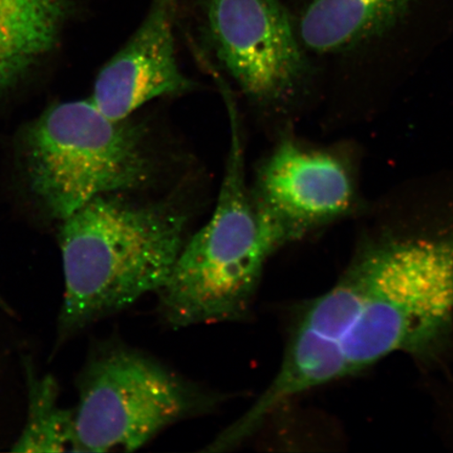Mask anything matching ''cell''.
Masks as SVG:
<instances>
[{
  "instance_id": "cell-3",
  "label": "cell",
  "mask_w": 453,
  "mask_h": 453,
  "mask_svg": "<svg viewBox=\"0 0 453 453\" xmlns=\"http://www.w3.org/2000/svg\"><path fill=\"white\" fill-rule=\"evenodd\" d=\"M226 110L230 147L217 206L211 219L187 239L157 293L164 319L174 327L242 319L272 255L290 243L254 205L234 101L226 102Z\"/></svg>"
},
{
  "instance_id": "cell-10",
  "label": "cell",
  "mask_w": 453,
  "mask_h": 453,
  "mask_svg": "<svg viewBox=\"0 0 453 453\" xmlns=\"http://www.w3.org/2000/svg\"><path fill=\"white\" fill-rule=\"evenodd\" d=\"M66 12L67 0H0V92L54 48Z\"/></svg>"
},
{
  "instance_id": "cell-7",
  "label": "cell",
  "mask_w": 453,
  "mask_h": 453,
  "mask_svg": "<svg viewBox=\"0 0 453 453\" xmlns=\"http://www.w3.org/2000/svg\"><path fill=\"white\" fill-rule=\"evenodd\" d=\"M251 194L258 212L291 242L340 219L360 217L368 205L347 157L291 140L282 141L260 167Z\"/></svg>"
},
{
  "instance_id": "cell-11",
  "label": "cell",
  "mask_w": 453,
  "mask_h": 453,
  "mask_svg": "<svg viewBox=\"0 0 453 453\" xmlns=\"http://www.w3.org/2000/svg\"><path fill=\"white\" fill-rule=\"evenodd\" d=\"M27 423L13 447L15 452L71 451L73 411L58 403L59 387L50 376L37 377L27 368Z\"/></svg>"
},
{
  "instance_id": "cell-9",
  "label": "cell",
  "mask_w": 453,
  "mask_h": 453,
  "mask_svg": "<svg viewBox=\"0 0 453 453\" xmlns=\"http://www.w3.org/2000/svg\"><path fill=\"white\" fill-rule=\"evenodd\" d=\"M423 0H303L296 31L317 55L364 52L392 36Z\"/></svg>"
},
{
  "instance_id": "cell-2",
  "label": "cell",
  "mask_w": 453,
  "mask_h": 453,
  "mask_svg": "<svg viewBox=\"0 0 453 453\" xmlns=\"http://www.w3.org/2000/svg\"><path fill=\"white\" fill-rule=\"evenodd\" d=\"M188 222L178 206L115 195L96 197L62 220L60 336L160 291L188 239Z\"/></svg>"
},
{
  "instance_id": "cell-1",
  "label": "cell",
  "mask_w": 453,
  "mask_h": 453,
  "mask_svg": "<svg viewBox=\"0 0 453 453\" xmlns=\"http://www.w3.org/2000/svg\"><path fill=\"white\" fill-rule=\"evenodd\" d=\"M347 265L300 310L286 362L310 388L394 355L425 373L453 357V177L413 186L360 215Z\"/></svg>"
},
{
  "instance_id": "cell-6",
  "label": "cell",
  "mask_w": 453,
  "mask_h": 453,
  "mask_svg": "<svg viewBox=\"0 0 453 453\" xmlns=\"http://www.w3.org/2000/svg\"><path fill=\"white\" fill-rule=\"evenodd\" d=\"M205 11L214 52L249 99L280 107L296 98L311 66L280 0H205Z\"/></svg>"
},
{
  "instance_id": "cell-5",
  "label": "cell",
  "mask_w": 453,
  "mask_h": 453,
  "mask_svg": "<svg viewBox=\"0 0 453 453\" xmlns=\"http://www.w3.org/2000/svg\"><path fill=\"white\" fill-rule=\"evenodd\" d=\"M203 406L202 395L150 357L100 349L79 379L71 451H134Z\"/></svg>"
},
{
  "instance_id": "cell-8",
  "label": "cell",
  "mask_w": 453,
  "mask_h": 453,
  "mask_svg": "<svg viewBox=\"0 0 453 453\" xmlns=\"http://www.w3.org/2000/svg\"><path fill=\"white\" fill-rule=\"evenodd\" d=\"M178 0H154L133 37L107 62L89 99L115 120L149 102L189 92L195 83L180 69L174 22Z\"/></svg>"
},
{
  "instance_id": "cell-12",
  "label": "cell",
  "mask_w": 453,
  "mask_h": 453,
  "mask_svg": "<svg viewBox=\"0 0 453 453\" xmlns=\"http://www.w3.org/2000/svg\"><path fill=\"white\" fill-rule=\"evenodd\" d=\"M0 305H2V307H4V308H7V307H5V304L4 303L2 298H0Z\"/></svg>"
},
{
  "instance_id": "cell-4",
  "label": "cell",
  "mask_w": 453,
  "mask_h": 453,
  "mask_svg": "<svg viewBox=\"0 0 453 453\" xmlns=\"http://www.w3.org/2000/svg\"><path fill=\"white\" fill-rule=\"evenodd\" d=\"M143 139L141 127L106 116L90 99L56 104L27 129L28 186L62 222L96 197L147 182L150 166Z\"/></svg>"
}]
</instances>
